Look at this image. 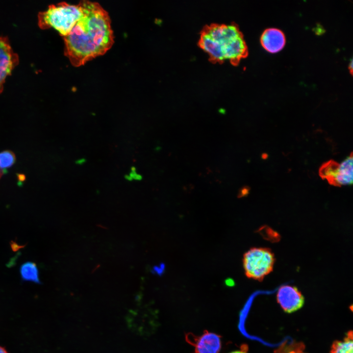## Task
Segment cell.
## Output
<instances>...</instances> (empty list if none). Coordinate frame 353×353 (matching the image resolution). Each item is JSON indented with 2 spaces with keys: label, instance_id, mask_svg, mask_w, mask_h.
<instances>
[{
  "label": "cell",
  "instance_id": "6da1fadb",
  "mask_svg": "<svg viewBox=\"0 0 353 353\" xmlns=\"http://www.w3.org/2000/svg\"><path fill=\"white\" fill-rule=\"evenodd\" d=\"M82 14L70 33L63 37L64 54L75 67L105 54L114 43L108 13L95 2L81 0Z\"/></svg>",
  "mask_w": 353,
  "mask_h": 353
},
{
  "label": "cell",
  "instance_id": "7a4b0ae2",
  "mask_svg": "<svg viewBox=\"0 0 353 353\" xmlns=\"http://www.w3.org/2000/svg\"><path fill=\"white\" fill-rule=\"evenodd\" d=\"M198 44L215 63L228 61L236 65L248 54L243 35L233 23L205 26L200 33Z\"/></svg>",
  "mask_w": 353,
  "mask_h": 353
},
{
  "label": "cell",
  "instance_id": "3957f363",
  "mask_svg": "<svg viewBox=\"0 0 353 353\" xmlns=\"http://www.w3.org/2000/svg\"><path fill=\"white\" fill-rule=\"evenodd\" d=\"M82 14L79 4L73 5L61 2L51 4L47 10L39 12L38 24L40 28H53L64 37L70 33Z\"/></svg>",
  "mask_w": 353,
  "mask_h": 353
},
{
  "label": "cell",
  "instance_id": "277c9868",
  "mask_svg": "<svg viewBox=\"0 0 353 353\" xmlns=\"http://www.w3.org/2000/svg\"><path fill=\"white\" fill-rule=\"evenodd\" d=\"M275 258L268 248H252L243 256L245 273L249 278L261 281L273 270Z\"/></svg>",
  "mask_w": 353,
  "mask_h": 353
},
{
  "label": "cell",
  "instance_id": "5b68a950",
  "mask_svg": "<svg viewBox=\"0 0 353 353\" xmlns=\"http://www.w3.org/2000/svg\"><path fill=\"white\" fill-rule=\"evenodd\" d=\"M352 152L341 163L330 160L322 165L319 174L332 185L341 186L351 185L353 181Z\"/></svg>",
  "mask_w": 353,
  "mask_h": 353
},
{
  "label": "cell",
  "instance_id": "8992f818",
  "mask_svg": "<svg viewBox=\"0 0 353 353\" xmlns=\"http://www.w3.org/2000/svg\"><path fill=\"white\" fill-rule=\"evenodd\" d=\"M277 300L282 310L287 313H292L301 309L304 303L302 293L296 287L283 285L280 287L277 293Z\"/></svg>",
  "mask_w": 353,
  "mask_h": 353
},
{
  "label": "cell",
  "instance_id": "52a82bcc",
  "mask_svg": "<svg viewBox=\"0 0 353 353\" xmlns=\"http://www.w3.org/2000/svg\"><path fill=\"white\" fill-rule=\"evenodd\" d=\"M18 63V56L13 51L8 39L0 36V94L6 77Z\"/></svg>",
  "mask_w": 353,
  "mask_h": 353
},
{
  "label": "cell",
  "instance_id": "ba28073f",
  "mask_svg": "<svg viewBox=\"0 0 353 353\" xmlns=\"http://www.w3.org/2000/svg\"><path fill=\"white\" fill-rule=\"evenodd\" d=\"M193 346L195 353H219L222 341L219 335L207 331L193 340Z\"/></svg>",
  "mask_w": 353,
  "mask_h": 353
},
{
  "label": "cell",
  "instance_id": "9c48e42d",
  "mask_svg": "<svg viewBox=\"0 0 353 353\" xmlns=\"http://www.w3.org/2000/svg\"><path fill=\"white\" fill-rule=\"evenodd\" d=\"M260 43L263 48L271 53L280 51L284 47L286 39L283 32L276 28L265 29L260 37Z\"/></svg>",
  "mask_w": 353,
  "mask_h": 353
},
{
  "label": "cell",
  "instance_id": "30bf717a",
  "mask_svg": "<svg viewBox=\"0 0 353 353\" xmlns=\"http://www.w3.org/2000/svg\"><path fill=\"white\" fill-rule=\"evenodd\" d=\"M20 273L23 281L41 284L39 269L35 263L27 261L23 263L20 267Z\"/></svg>",
  "mask_w": 353,
  "mask_h": 353
},
{
  "label": "cell",
  "instance_id": "8fae6325",
  "mask_svg": "<svg viewBox=\"0 0 353 353\" xmlns=\"http://www.w3.org/2000/svg\"><path fill=\"white\" fill-rule=\"evenodd\" d=\"M353 331H349L342 340L334 341L329 353H353Z\"/></svg>",
  "mask_w": 353,
  "mask_h": 353
},
{
  "label": "cell",
  "instance_id": "7c38bea8",
  "mask_svg": "<svg viewBox=\"0 0 353 353\" xmlns=\"http://www.w3.org/2000/svg\"><path fill=\"white\" fill-rule=\"evenodd\" d=\"M16 161V156L12 151L6 150L0 152V169L2 170L11 167Z\"/></svg>",
  "mask_w": 353,
  "mask_h": 353
},
{
  "label": "cell",
  "instance_id": "4fadbf2b",
  "mask_svg": "<svg viewBox=\"0 0 353 353\" xmlns=\"http://www.w3.org/2000/svg\"><path fill=\"white\" fill-rule=\"evenodd\" d=\"M132 179H135L136 180H140L142 179V176L138 174L136 172V169L134 167H132L131 168V172L128 175Z\"/></svg>",
  "mask_w": 353,
  "mask_h": 353
},
{
  "label": "cell",
  "instance_id": "5bb4252c",
  "mask_svg": "<svg viewBox=\"0 0 353 353\" xmlns=\"http://www.w3.org/2000/svg\"><path fill=\"white\" fill-rule=\"evenodd\" d=\"M10 245L12 251L14 252L17 251L21 248H23L25 247L24 245H18L16 242L13 241H11L10 242Z\"/></svg>",
  "mask_w": 353,
  "mask_h": 353
},
{
  "label": "cell",
  "instance_id": "9a60e30c",
  "mask_svg": "<svg viewBox=\"0 0 353 353\" xmlns=\"http://www.w3.org/2000/svg\"><path fill=\"white\" fill-rule=\"evenodd\" d=\"M229 353H248L247 348L245 346H243L240 350L233 351Z\"/></svg>",
  "mask_w": 353,
  "mask_h": 353
},
{
  "label": "cell",
  "instance_id": "2e32d148",
  "mask_svg": "<svg viewBox=\"0 0 353 353\" xmlns=\"http://www.w3.org/2000/svg\"><path fill=\"white\" fill-rule=\"evenodd\" d=\"M248 188H247V187H244L243 188H242V189L240 190V195H241L243 196V195H244V194H247V192H248Z\"/></svg>",
  "mask_w": 353,
  "mask_h": 353
},
{
  "label": "cell",
  "instance_id": "e0dca14e",
  "mask_svg": "<svg viewBox=\"0 0 353 353\" xmlns=\"http://www.w3.org/2000/svg\"><path fill=\"white\" fill-rule=\"evenodd\" d=\"M86 162V160L84 158L79 159L76 161V163L78 165H82Z\"/></svg>",
  "mask_w": 353,
  "mask_h": 353
},
{
  "label": "cell",
  "instance_id": "ac0fdd59",
  "mask_svg": "<svg viewBox=\"0 0 353 353\" xmlns=\"http://www.w3.org/2000/svg\"><path fill=\"white\" fill-rule=\"evenodd\" d=\"M0 353H8L4 347L0 346Z\"/></svg>",
  "mask_w": 353,
  "mask_h": 353
},
{
  "label": "cell",
  "instance_id": "d6986e66",
  "mask_svg": "<svg viewBox=\"0 0 353 353\" xmlns=\"http://www.w3.org/2000/svg\"><path fill=\"white\" fill-rule=\"evenodd\" d=\"M349 69L351 72V74H352V72H353V61H352V60H351V61L349 64Z\"/></svg>",
  "mask_w": 353,
  "mask_h": 353
},
{
  "label": "cell",
  "instance_id": "ffe728a7",
  "mask_svg": "<svg viewBox=\"0 0 353 353\" xmlns=\"http://www.w3.org/2000/svg\"><path fill=\"white\" fill-rule=\"evenodd\" d=\"M4 173V171L0 169V178H1L2 176L3 175Z\"/></svg>",
  "mask_w": 353,
  "mask_h": 353
}]
</instances>
